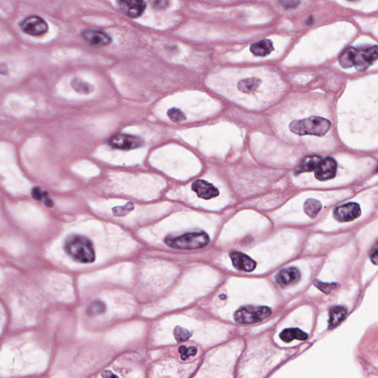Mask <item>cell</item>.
<instances>
[{"instance_id":"6da1fadb","label":"cell","mask_w":378,"mask_h":378,"mask_svg":"<svg viewBox=\"0 0 378 378\" xmlns=\"http://www.w3.org/2000/svg\"><path fill=\"white\" fill-rule=\"evenodd\" d=\"M378 59V46L348 48L340 55V65L343 68L355 67L358 72L367 70Z\"/></svg>"},{"instance_id":"7a4b0ae2","label":"cell","mask_w":378,"mask_h":378,"mask_svg":"<svg viewBox=\"0 0 378 378\" xmlns=\"http://www.w3.org/2000/svg\"><path fill=\"white\" fill-rule=\"evenodd\" d=\"M65 248L68 255L75 261L82 263H92L96 259V254L92 242L80 235H72L67 239Z\"/></svg>"},{"instance_id":"3957f363","label":"cell","mask_w":378,"mask_h":378,"mask_svg":"<svg viewBox=\"0 0 378 378\" xmlns=\"http://www.w3.org/2000/svg\"><path fill=\"white\" fill-rule=\"evenodd\" d=\"M331 127V123L324 118L312 116L303 120H294L290 124V129L298 136H324Z\"/></svg>"},{"instance_id":"277c9868","label":"cell","mask_w":378,"mask_h":378,"mask_svg":"<svg viewBox=\"0 0 378 378\" xmlns=\"http://www.w3.org/2000/svg\"><path fill=\"white\" fill-rule=\"evenodd\" d=\"M209 237L203 232L188 233L176 237H167L168 246L175 249L194 250L203 248L209 243Z\"/></svg>"},{"instance_id":"5b68a950","label":"cell","mask_w":378,"mask_h":378,"mask_svg":"<svg viewBox=\"0 0 378 378\" xmlns=\"http://www.w3.org/2000/svg\"><path fill=\"white\" fill-rule=\"evenodd\" d=\"M268 307L247 306L238 309L234 315L235 321L242 325L257 323L271 315Z\"/></svg>"},{"instance_id":"8992f818","label":"cell","mask_w":378,"mask_h":378,"mask_svg":"<svg viewBox=\"0 0 378 378\" xmlns=\"http://www.w3.org/2000/svg\"><path fill=\"white\" fill-rule=\"evenodd\" d=\"M22 31L31 35H40L48 31V26L45 19L38 16H30L21 22Z\"/></svg>"},{"instance_id":"52a82bcc","label":"cell","mask_w":378,"mask_h":378,"mask_svg":"<svg viewBox=\"0 0 378 378\" xmlns=\"http://www.w3.org/2000/svg\"><path fill=\"white\" fill-rule=\"evenodd\" d=\"M361 214V207L358 203H349L338 206L334 211L335 218L341 223L351 222L358 218Z\"/></svg>"},{"instance_id":"ba28073f","label":"cell","mask_w":378,"mask_h":378,"mask_svg":"<svg viewBox=\"0 0 378 378\" xmlns=\"http://www.w3.org/2000/svg\"><path fill=\"white\" fill-rule=\"evenodd\" d=\"M109 143L112 147L116 149L129 150L140 147L143 144V140L140 137L129 136L126 134H116L112 136L109 140Z\"/></svg>"},{"instance_id":"9c48e42d","label":"cell","mask_w":378,"mask_h":378,"mask_svg":"<svg viewBox=\"0 0 378 378\" xmlns=\"http://www.w3.org/2000/svg\"><path fill=\"white\" fill-rule=\"evenodd\" d=\"M337 163L332 157L322 159L318 169L315 171V175L318 180H327L334 178L336 175Z\"/></svg>"},{"instance_id":"30bf717a","label":"cell","mask_w":378,"mask_h":378,"mask_svg":"<svg viewBox=\"0 0 378 378\" xmlns=\"http://www.w3.org/2000/svg\"><path fill=\"white\" fill-rule=\"evenodd\" d=\"M119 4L123 14L132 18L140 17L146 8V2L140 0H123Z\"/></svg>"},{"instance_id":"8fae6325","label":"cell","mask_w":378,"mask_h":378,"mask_svg":"<svg viewBox=\"0 0 378 378\" xmlns=\"http://www.w3.org/2000/svg\"><path fill=\"white\" fill-rule=\"evenodd\" d=\"M82 37L91 45L105 46L111 43V37L106 33L98 30H86L82 33Z\"/></svg>"},{"instance_id":"7c38bea8","label":"cell","mask_w":378,"mask_h":378,"mask_svg":"<svg viewBox=\"0 0 378 378\" xmlns=\"http://www.w3.org/2000/svg\"><path fill=\"white\" fill-rule=\"evenodd\" d=\"M233 264L237 269L244 272H251L257 267V263L248 256L240 252H234L230 254Z\"/></svg>"},{"instance_id":"4fadbf2b","label":"cell","mask_w":378,"mask_h":378,"mask_svg":"<svg viewBox=\"0 0 378 378\" xmlns=\"http://www.w3.org/2000/svg\"><path fill=\"white\" fill-rule=\"evenodd\" d=\"M193 191L200 198L209 200L219 195L218 189L211 183L203 180H197L192 185Z\"/></svg>"},{"instance_id":"5bb4252c","label":"cell","mask_w":378,"mask_h":378,"mask_svg":"<svg viewBox=\"0 0 378 378\" xmlns=\"http://www.w3.org/2000/svg\"><path fill=\"white\" fill-rule=\"evenodd\" d=\"M301 278L299 271L295 268H288L281 270L276 277L277 282L281 286L287 287L295 285Z\"/></svg>"},{"instance_id":"9a60e30c","label":"cell","mask_w":378,"mask_h":378,"mask_svg":"<svg viewBox=\"0 0 378 378\" xmlns=\"http://www.w3.org/2000/svg\"><path fill=\"white\" fill-rule=\"evenodd\" d=\"M347 315V309L344 307L336 306L329 310V329H332L342 323Z\"/></svg>"},{"instance_id":"2e32d148","label":"cell","mask_w":378,"mask_h":378,"mask_svg":"<svg viewBox=\"0 0 378 378\" xmlns=\"http://www.w3.org/2000/svg\"><path fill=\"white\" fill-rule=\"evenodd\" d=\"M274 50L273 42L269 39H263L252 44L251 46V52L257 56H266Z\"/></svg>"},{"instance_id":"e0dca14e","label":"cell","mask_w":378,"mask_h":378,"mask_svg":"<svg viewBox=\"0 0 378 378\" xmlns=\"http://www.w3.org/2000/svg\"><path fill=\"white\" fill-rule=\"evenodd\" d=\"M321 160H322V159L316 155L309 156V157H305L301 161V163H300L298 167L297 168V172L302 173L315 172L318 169Z\"/></svg>"},{"instance_id":"ac0fdd59","label":"cell","mask_w":378,"mask_h":378,"mask_svg":"<svg viewBox=\"0 0 378 378\" xmlns=\"http://www.w3.org/2000/svg\"><path fill=\"white\" fill-rule=\"evenodd\" d=\"M280 338L283 342L290 343L293 340H299V341H305L308 339V335L306 332H303L298 328H290L283 330L280 334Z\"/></svg>"},{"instance_id":"d6986e66","label":"cell","mask_w":378,"mask_h":378,"mask_svg":"<svg viewBox=\"0 0 378 378\" xmlns=\"http://www.w3.org/2000/svg\"><path fill=\"white\" fill-rule=\"evenodd\" d=\"M261 81L257 78H249L244 79L238 84V88L241 92L244 93H251L255 91L259 86Z\"/></svg>"},{"instance_id":"ffe728a7","label":"cell","mask_w":378,"mask_h":378,"mask_svg":"<svg viewBox=\"0 0 378 378\" xmlns=\"http://www.w3.org/2000/svg\"><path fill=\"white\" fill-rule=\"evenodd\" d=\"M321 203L318 200H314V199H309L307 200L306 203H305V213L309 216L311 218H315L317 217L319 211H321Z\"/></svg>"},{"instance_id":"44dd1931","label":"cell","mask_w":378,"mask_h":378,"mask_svg":"<svg viewBox=\"0 0 378 378\" xmlns=\"http://www.w3.org/2000/svg\"><path fill=\"white\" fill-rule=\"evenodd\" d=\"M72 86L75 90L82 93L88 94L93 90V87L90 85L79 79H75L72 81Z\"/></svg>"},{"instance_id":"7402d4cb","label":"cell","mask_w":378,"mask_h":378,"mask_svg":"<svg viewBox=\"0 0 378 378\" xmlns=\"http://www.w3.org/2000/svg\"><path fill=\"white\" fill-rule=\"evenodd\" d=\"M314 285L320 291L326 294L330 293L332 291L338 288V285L336 283H325L319 281V280H315Z\"/></svg>"},{"instance_id":"603a6c76","label":"cell","mask_w":378,"mask_h":378,"mask_svg":"<svg viewBox=\"0 0 378 378\" xmlns=\"http://www.w3.org/2000/svg\"><path fill=\"white\" fill-rule=\"evenodd\" d=\"M168 116L174 122H180L186 120L184 113L177 108H172L168 111Z\"/></svg>"},{"instance_id":"cb8c5ba5","label":"cell","mask_w":378,"mask_h":378,"mask_svg":"<svg viewBox=\"0 0 378 378\" xmlns=\"http://www.w3.org/2000/svg\"><path fill=\"white\" fill-rule=\"evenodd\" d=\"M174 334L176 340H177L178 342H186L191 335V332H189V330L180 327V326H177V327L175 328Z\"/></svg>"},{"instance_id":"d4e9b609","label":"cell","mask_w":378,"mask_h":378,"mask_svg":"<svg viewBox=\"0 0 378 378\" xmlns=\"http://www.w3.org/2000/svg\"><path fill=\"white\" fill-rule=\"evenodd\" d=\"M105 305L102 303V301H94L89 308V313L90 315H99V314L102 313L104 312Z\"/></svg>"},{"instance_id":"484cf974","label":"cell","mask_w":378,"mask_h":378,"mask_svg":"<svg viewBox=\"0 0 378 378\" xmlns=\"http://www.w3.org/2000/svg\"><path fill=\"white\" fill-rule=\"evenodd\" d=\"M179 352L181 354L182 360H186L190 356H194L197 354V349L195 347H186L185 346L179 348Z\"/></svg>"},{"instance_id":"4316f807","label":"cell","mask_w":378,"mask_h":378,"mask_svg":"<svg viewBox=\"0 0 378 378\" xmlns=\"http://www.w3.org/2000/svg\"><path fill=\"white\" fill-rule=\"evenodd\" d=\"M133 207L134 206H133L132 203H128L123 207H116V208H115L113 212H114L115 215L116 216L125 215V214H128L133 208Z\"/></svg>"},{"instance_id":"83f0119b","label":"cell","mask_w":378,"mask_h":378,"mask_svg":"<svg viewBox=\"0 0 378 378\" xmlns=\"http://www.w3.org/2000/svg\"><path fill=\"white\" fill-rule=\"evenodd\" d=\"M32 197H34L35 200H40L42 199H45L48 196L47 191H42V189L39 187H35L32 190Z\"/></svg>"},{"instance_id":"f1b7e54d","label":"cell","mask_w":378,"mask_h":378,"mask_svg":"<svg viewBox=\"0 0 378 378\" xmlns=\"http://www.w3.org/2000/svg\"><path fill=\"white\" fill-rule=\"evenodd\" d=\"M369 257H370L371 261H372V263L376 264V265H378V241L371 250L370 253H369Z\"/></svg>"},{"instance_id":"f546056e","label":"cell","mask_w":378,"mask_h":378,"mask_svg":"<svg viewBox=\"0 0 378 378\" xmlns=\"http://www.w3.org/2000/svg\"><path fill=\"white\" fill-rule=\"evenodd\" d=\"M280 3L287 8H292L297 7V5L300 3L298 1H290V0H287V1H281Z\"/></svg>"},{"instance_id":"4dcf8cb0","label":"cell","mask_w":378,"mask_h":378,"mask_svg":"<svg viewBox=\"0 0 378 378\" xmlns=\"http://www.w3.org/2000/svg\"><path fill=\"white\" fill-rule=\"evenodd\" d=\"M168 4H169V2L167 1H157V2H155L154 6L158 9H162V8L167 7Z\"/></svg>"},{"instance_id":"1f68e13d","label":"cell","mask_w":378,"mask_h":378,"mask_svg":"<svg viewBox=\"0 0 378 378\" xmlns=\"http://www.w3.org/2000/svg\"><path fill=\"white\" fill-rule=\"evenodd\" d=\"M102 378H119L115 374L110 371H104L102 375Z\"/></svg>"},{"instance_id":"d6a6232c","label":"cell","mask_w":378,"mask_h":378,"mask_svg":"<svg viewBox=\"0 0 378 378\" xmlns=\"http://www.w3.org/2000/svg\"><path fill=\"white\" fill-rule=\"evenodd\" d=\"M377 172H378V168H377Z\"/></svg>"}]
</instances>
